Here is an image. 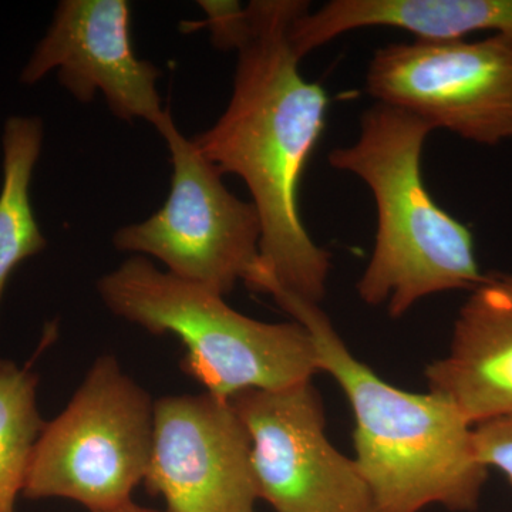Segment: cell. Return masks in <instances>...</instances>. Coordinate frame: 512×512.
<instances>
[{
  "instance_id": "1",
  "label": "cell",
  "mask_w": 512,
  "mask_h": 512,
  "mask_svg": "<svg viewBox=\"0 0 512 512\" xmlns=\"http://www.w3.org/2000/svg\"><path fill=\"white\" fill-rule=\"evenodd\" d=\"M238 47L234 89L214 126L192 141L222 175H238L261 221L262 272L284 291L319 305L330 254L303 225L299 185L325 127L328 96L299 70L289 40L303 0H254Z\"/></svg>"
},
{
  "instance_id": "2",
  "label": "cell",
  "mask_w": 512,
  "mask_h": 512,
  "mask_svg": "<svg viewBox=\"0 0 512 512\" xmlns=\"http://www.w3.org/2000/svg\"><path fill=\"white\" fill-rule=\"evenodd\" d=\"M266 293L308 330L320 373L345 393L355 417V461L376 512H421L431 505L473 511L488 468L478 458L474 426L440 394L397 389L360 362L316 303L284 291L272 279Z\"/></svg>"
},
{
  "instance_id": "3",
  "label": "cell",
  "mask_w": 512,
  "mask_h": 512,
  "mask_svg": "<svg viewBox=\"0 0 512 512\" xmlns=\"http://www.w3.org/2000/svg\"><path fill=\"white\" fill-rule=\"evenodd\" d=\"M434 128L409 111L376 103L360 120L356 143L335 148L330 167L356 175L376 204L375 247L357 282L360 299L402 318L427 296L473 291L485 275L470 229L431 197L424 143Z\"/></svg>"
},
{
  "instance_id": "4",
  "label": "cell",
  "mask_w": 512,
  "mask_h": 512,
  "mask_svg": "<svg viewBox=\"0 0 512 512\" xmlns=\"http://www.w3.org/2000/svg\"><path fill=\"white\" fill-rule=\"evenodd\" d=\"M113 315L153 335H174L185 348L181 369L205 392L231 400L248 390L309 382L318 353L301 323H269L242 315L225 296L133 255L97 281Z\"/></svg>"
},
{
  "instance_id": "5",
  "label": "cell",
  "mask_w": 512,
  "mask_h": 512,
  "mask_svg": "<svg viewBox=\"0 0 512 512\" xmlns=\"http://www.w3.org/2000/svg\"><path fill=\"white\" fill-rule=\"evenodd\" d=\"M154 402L113 355L94 360L79 389L46 421L23 497L60 498L104 512L133 501L153 446Z\"/></svg>"
},
{
  "instance_id": "6",
  "label": "cell",
  "mask_w": 512,
  "mask_h": 512,
  "mask_svg": "<svg viewBox=\"0 0 512 512\" xmlns=\"http://www.w3.org/2000/svg\"><path fill=\"white\" fill-rule=\"evenodd\" d=\"M173 164L170 194L147 220L113 235L117 251L156 258L167 272L227 296L261 265V221L252 202L225 187L222 174L168 113L157 128Z\"/></svg>"
},
{
  "instance_id": "7",
  "label": "cell",
  "mask_w": 512,
  "mask_h": 512,
  "mask_svg": "<svg viewBox=\"0 0 512 512\" xmlns=\"http://www.w3.org/2000/svg\"><path fill=\"white\" fill-rule=\"evenodd\" d=\"M366 90L434 130L497 146L512 140V36L380 47L367 66Z\"/></svg>"
},
{
  "instance_id": "8",
  "label": "cell",
  "mask_w": 512,
  "mask_h": 512,
  "mask_svg": "<svg viewBox=\"0 0 512 512\" xmlns=\"http://www.w3.org/2000/svg\"><path fill=\"white\" fill-rule=\"evenodd\" d=\"M229 402L251 439L259 500L276 512H376L355 458L326 436L325 410L312 380L248 390Z\"/></svg>"
},
{
  "instance_id": "9",
  "label": "cell",
  "mask_w": 512,
  "mask_h": 512,
  "mask_svg": "<svg viewBox=\"0 0 512 512\" xmlns=\"http://www.w3.org/2000/svg\"><path fill=\"white\" fill-rule=\"evenodd\" d=\"M143 483L168 512H255L251 439L231 402L207 392L154 402Z\"/></svg>"
},
{
  "instance_id": "10",
  "label": "cell",
  "mask_w": 512,
  "mask_h": 512,
  "mask_svg": "<svg viewBox=\"0 0 512 512\" xmlns=\"http://www.w3.org/2000/svg\"><path fill=\"white\" fill-rule=\"evenodd\" d=\"M130 20L127 0H62L20 82L32 86L57 69L60 84L80 103L100 92L117 119L147 121L157 130L170 113L157 90L163 72L134 53Z\"/></svg>"
},
{
  "instance_id": "11",
  "label": "cell",
  "mask_w": 512,
  "mask_h": 512,
  "mask_svg": "<svg viewBox=\"0 0 512 512\" xmlns=\"http://www.w3.org/2000/svg\"><path fill=\"white\" fill-rule=\"evenodd\" d=\"M424 376L473 426L512 416V272L485 275L470 291L447 355Z\"/></svg>"
},
{
  "instance_id": "12",
  "label": "cell",
  "mask_w": 512,
  "mask_h": 512,
  "mask_svg": "<svg viewBox=\"0 0 512 512\" xmlns=\"http://www.w3.org/2000/svg\"><path fill=\"white\" fill-rule=\"evenodd\" d=\"M366 28L406 30L420 40H461L478 32L512 36V0H332L293 20L289 40L302 60Z\"/></svg>"
},
{
  "instance_id": "13",
  "label": "cell",
  "mask_w": 512,
  "mask_h": 512,
  "mask_svg": "<svg viewBox=\"0 0 512 512\" xmlns=\"http://www.w3.org/2000/svg\"><path fill=\"white\" fill-rule=\"evenodd\" d=\"M45 128L39 117L15 116L3 128V184L0 191V306L13 272L26 259L45 251L30 183L42 153Z\"/></svg>"
},
{
  "instance_id": "14",
  "label": "cell",
  "mask_w": 512,
  "mask_h": 512,
  "mask_svg": "<svg viewBox=\"0 0 512 512\" xmlns=\"http://www.w3.org/2000/svg\"><path fill=\"white\" fill-rule=\"evenodd\" d=\"M39 376L0 357V512H15L33 450L45 427L37 407Z\"/></svg>"
},
{
  "instance_id": "15",
  "label": "cell",
  "mask_w": 512,
  "mask_h": 512,
  "mask_svg": "<svg viewBox=\"0 0 512 512\" xmlns=\"http://www.w3.org/2000/svg\"><path fill=\"white\" fill-rule=\"evenodd\" d=\"M204 20L181 23L183 32H197L207 29L212 45L218 50H237L248 30L247 6L235 0H200Z\"/></svg>"
},
{
  "instance_id": "16",
  "label": "cell",
  "mask_w": 512,
  "mask_h": 512,
  "mask_svg": "<svg viewBox=\"0 0 512 512\" xmlns=\"http://www.w3.org/2000/svg\"><path fill=\"white\" fill-rule=\"evenodd\" d=\"M474 440L481 463L503 473L512 484V416L477 424Z\"/></svg>"
},
{
  "instance_id": "17",
  "label": "cell",
  "mask_w": 512,
  "mask_h": 512,
  "mask_svg": "<svg viewBox=\"0 0 512 512\" xmlns=\"http://www.w3.org/2000/svg\"><path fill=\"white\" fill-rule=\"evenodd\" d=\"M104 512H168L167 510H154V508L143 507V505L136 504L134 501H130V503L121 505L119 508H114V510L104 511Z\"/></svg>"
}]
</instances>
